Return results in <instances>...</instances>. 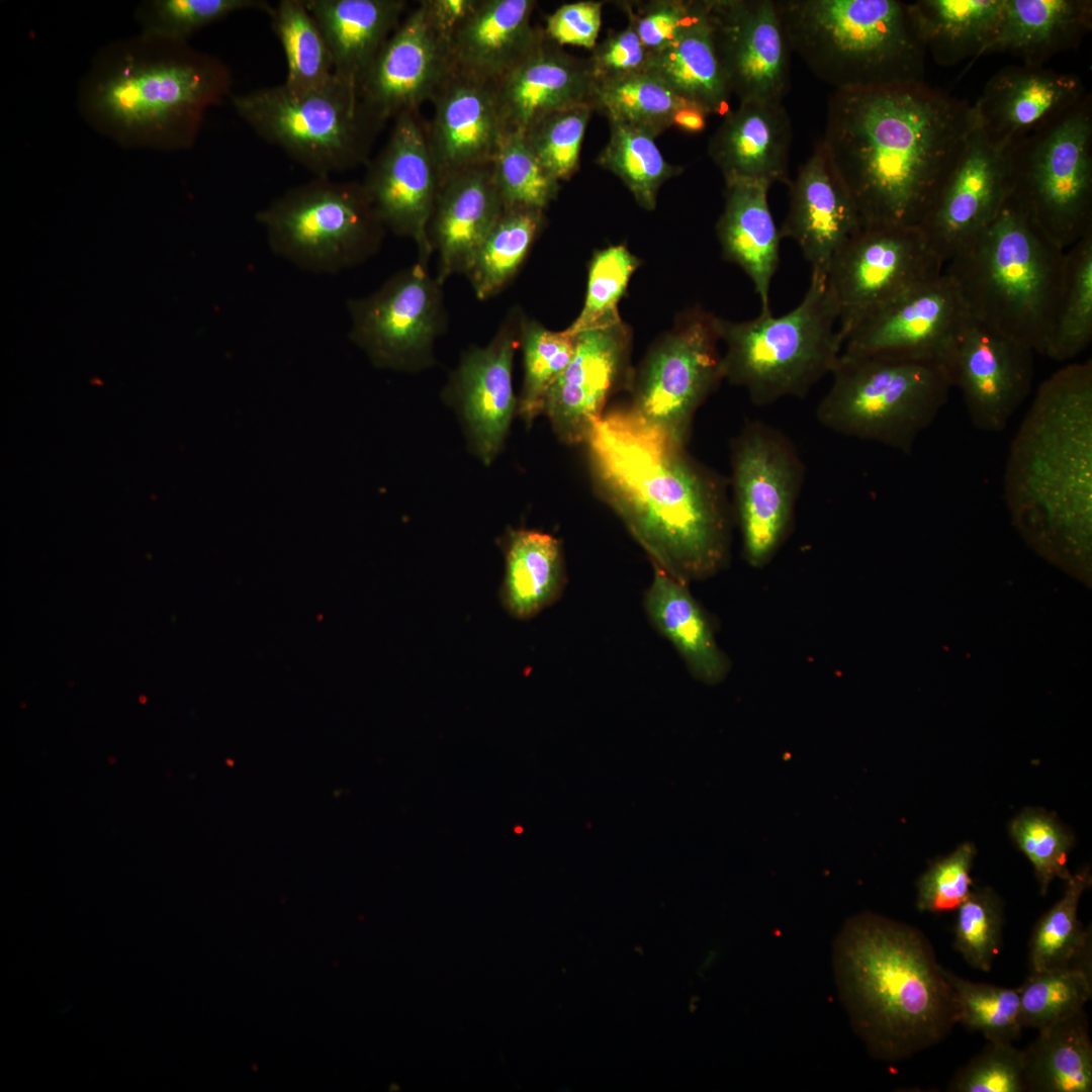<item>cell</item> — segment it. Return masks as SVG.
Here are the masks:
<instances>
[{"label":"cell","instance_id":"cell-1","mask_svg":"<svg viewBox=\"0 0 1092 1092\" xmlns=\"http://www.w3.org/2000/svg\"><path fill=\"white\" fill-rule=\"evenodd\" d=\"M975 126L973 105L916 82L834 91L821 141L862 229L914 226Z\"/></svg>","mask_w":1092,"mask_h":1092},{"label":"cell","instance_id":"cell-2","mask_svg":"<svg viewBox=\"0 0 1092 1092\" xmlns=\"http://www.w3.org/2000/svg\"><path fill=\"white\" fill-rule=\"evenodd\" d=\"M585 444L601 496L654 566L688 584L726 564L731 515L725 483L685 444L630 407L605 413Z\"/></svg>","mask_w":1092,"mask_h":1092},{"label":"cell","instance_id":"cell-3","mask_svg":"<svg viewBox=\"0 0 1092 1092\" xmlns=\"http://www.w3.org/2000/svg\"><path fill=\"white\" fill-rule=\"evenodd\" d=\"M1004 497L1023 537L1045 557L1085 571L1092 527V362L1037 388L1008 453Z\"/></svg>","mask_w":1092,"mask_h":1092},{"label":"cell","instance_id":"cell-4","mask_svg":"<svg viewBox=\"0 0 1092 1092\" xmlns=\"http://www.w3.org/2000/svg\"><path fill=\"white\" fill-rule=\"evenodd\" d=\"M832 964L851 1027L878 1060L910 1058L959 1023L953 989L916 927L873 912L854 915L833 942Z\"/></svg>","mask_w":1092,"mask_h":1092},{"label":"cell","instance_id":"cell-5","mask_svg":"<svg viewBox=\"0 0 1092 1092\" xmlns=\"http://www.w3.org/2000/svg\"><path fill=\"white\" fill-rule=\"evenodd\" d=\"M232 74L218 58L178 41L140 32L96 53L81 78V116L123 148L163 152L192 148L206 111L231 92Z\"/></svg>","mask_w":1092,"mask_h":1092},{"label":"cell","instance_id":"cell-6","mask_svg":"<svg viewBox=\"0 0 1092 1092\" xmlns=\"http://www.w3.org/2000/svg\"><path fill=\"white\" fill-rule=\"evenodd\" d=\"M1065 255L1007 198L943 272L971 317L1045 355L1062 295Z\"/></svg>","mask_w":1092,"mask_h":1092},{"label":"cell","instance_id":"cell-7","mask_svg":"<svg viewBox=\"0 0 1092 1092\" xmlns=\"http://www.w3.org/2000/svg\"><path fill=\"white\" fill-rule=\"evenodd\" d=\"M776 3L792 52L835 91L924 82L927 53L907 2Z\"/></svg>","mask_w":1092,"mask_h":1092},{"label":"cell","instance_id":"cell-8","mask_svg":"<svg viewBox=\"0 0 1092 1092\" xmlns=\"http://www.w3.org/2000/svg\"><path fill=\"white\" fill-rule=\"evenodd\" d=\"M838 307L827 276L811 275L801 302L787 313L720 318L724 379L743 387L752 403L805 397L831 375L842 352Z\"/></svg>","mask_w":1092,"mask_h":1092},{"label":"cell","instance_id":"cell-9","mask_svg":"<svg viewBox=\"0 0 1092 1092\" xmlns=\"http://www.w3.org/2000/svg\"><path fill=\"white\" fill-rule=\"evenodd\" d=\"M816 407L825 429L910 454L936 419L952 387L936 361L840 356Z\"/></svg>","mask_w":1092,"mask_h":1092},{"label":"cell","instance_id":"cell-10","mask_svg":"<svg viewBox=\"0 0 1092 1092\" xmlns=\"http://www.w3.org/2000/svg\"><path fill=\"white\" fill-rule=\"evenodd\" d=\"M232 104L258 136L314 177L368 163L382 129L365 110L358 90L335 75L321 89L295 93L281 83L233 95Z\"/></svg>","mask_w":1092,"mask_h":1092},{"label":"cell","instance_id":"cell-11","mask_svg":"<svg viewBox=\"0 0 1092 1092\" xmlns=\"http://www.w3.org/2000/svg\"><path fill=\"white\" fill-rule=\"evenodd\" d=\"M1009 196L1055 245L1092 232V98L1008 148Z\"/></svg>","mask_w":1092,"mask_h":1092},{"label":"cell","instance_id":"cell-12","mask_svg":"<svg viewBox=\"0 0 1092 1092\" xmlns=\"http://www.w3.org/2000/svg\"><path fill=\"white\" fill-rule=\"evenodd\" d=\"M256 218L275 254L313 273L364 262L378 251L386 231L361 183L330 177L290 188Z\"/></svg>","mask_w":1092,"mask_h":1092},{"label":"cell","instance_id":"cell-13","mask_svg":"<svg viewBox=\"0 0 1092 1092\" xmlns=\"http://www.w3.org/2000/svg\"><path fill=\"white\" fill-rule=\"evenodd\" d=\"M734 511L743 553L763 567L787 538L805 479L794 442L763 421L748 423L732 445Z\"/></svg>","mask_w":1092,"mask_h":1092},{"label":"cell","instance_id":"cell-14","mask_svg":"<svg viewBox=\"0 0 1092 1092\" xmlns=\"http://www.w3.org/2000/svg\"><path fill=\"white\" fill-rule=\"evenodd\" d=\"M720 318L701 307L685 312L647 354L630 408L686 444L694 416L724 379Z\"/></svg>","mask_w":1092,"mask_h":1092},{"label":"cell","instance_id":"cell-15","mask_svg":"<svg viewBox=\"0 0 1092 1092\" xmlns=\"http://www.w3.org/2000/svg\"><path fill=\"white\" fill-rule=\"evenodd\" d=\"M943 268L918 225L861 229L837 252L827 272L842 342L866 315Z\"/></svg>","mask_w":1092,"mask_h":1092},{"label":"cell","instance_id":"cell-16","mask_svg":"<svg viewBox=\"0 0 1092 1092\" xmlns=\"http://www.w3.org/2000/svg\"><path fill=\"white\" fill-rule=\"evenodd\" d=\"M443 284L419 262L349 300L350 338L380 367L428 364L447 326Z\"/></svg>","mask_w":1092,"mask_h":1092},{"label":"cell","instance_id":"cell-17","mask_svg":"<svg viewBox=\"0 0 1092 1092\" xmlns=\"http://www.w3.org/2000/svg\"><path fill=\"white\" fill-rule=\"evenodd\" d=\"M1034 352L970 315L956 334L942 365L964 398L973 425L1002 432L1031 390Z\"/></svg>","mask_w":1092,"mask_h":1092},{"label":"cell","instance_id":"cell-18","mask_svg":"<svg viewBox=\"0 0 1092 1092\" xmlns=\"http://www.w3.org/2000/svg\"><path fill=\"white\" fill-rule=\"evenodd\" d=\"M968 315L956 285L942 272L861 318L844 338L841 355L896 357L942 364Z\"/></svg>","mask_w":1092,"mask_h":1092},{"label":"cell","instance_id":"cell-19","mask_svg":"<svg viewBox=\"0 0 1092 1092\" xmlns=\"http://www.w3.org/2000/svg\"><path fill=\"white\" fill-rule=\"evenodd\" d=\"M361 184L385 229L412 239L419 263L427 267L433 254L428 225L439 179L419 110L393 120L385 145L368 161Z\"/></svg>","mask_w":1092,"mask_h":1092},{"label":"cell","instance_id":"cell-20","mask_svg":"<svg viewBox=\"0 0 1092 1092\" xmlns=\"http://www.w3.org/2000/svg\"><path fill=\"white\" fill-rule=\"evenodd\" d=\"M717 54L739 102H782L791 53L775 0H706Z\"/></svg>","mask_w":1092,"mask_h":1092},{"label":"cell","instance_id":"cell-21","mask_svg":"<svg viewBox=\"0 0 1092 1092\" xmlns=\"http://www.w3.org/2000/svg\"><path fill=\"white\" fill-rule=\"evenodd\" d=\"M1008 149L973 129L954 167L918 225L945 264L997 216L1009 196Z\"/></svg>","mask_w":1092,"mask_h":1092},{"label":"cell","instance_id":"cell-22","mask_svg":"<svg viewBox=\"0 0 1092 1092\" xmlns=\"http://www.w3.org/2000/svg\"><path fill=\"white\" fill-rule=\"evenodd\" d=\"M452 68L449 43L431 24L422 2L401 19L368 69L358 93L381 127L418 111Z\"/></svg>","mask_w":1092,"mask_h":1092},{"label":"cell","instance_id":"cell-23","mask_svg":"<svg viewBox=\"0 0 1092 1092\" xmlns=\"http://www.w3.org/2000/svg\"><path fill=\"white\" fill-rule=\"evenodd\" d=\"M575 336L573 356L550 389L544 413L566 444L585 443L626 368L630 329L619 321Z\"/></svg>","mask_w":1092,"mask_h":1092},{"label":"cell","instance_id":"cell-24","mask_svg":"<svg viewBox=\"0 0 1092 1092\" xmlns=\"http://www.w3.org/2000/svg\"><path fill=\"white\" fill-rule=\"evenodd\" d=\"M1086 94L1075 74L1011 65L987 81L973 109L987 139L1008 149L1060 118Z\"/></svg>","mask_w":1092,"mask_h":1092},{"label":"cell","instance_id":"cell-25","mask_svg":"<svg viewBox=\"0 0 1092 1092\" xmlns=\"http://www.w3.org/2000/svg\"><path fill=\"white\" fill-rule=\"evenodd\" d=\"M431 102L426 135L439 184L492 162L504 133L493 82L452 66Z\"/></svg>","mask_w":1092,"mask_h":1092},{"label":"cell","instance_id":"cell-26","mask_svg":"<svg viewBox=\"0 0 1092 1092\" xmlns=\"http://www.w3.org/2000/svg\"><path fill=\"white\" fill-rule=\"evenodd\" d=\"M789 187L790 203L780 229L793 240L811 266L827 276L837 252L862 226L854 202L820 140Z\"/></svg>","mask_w":1092,"mask_h":1092},{"label":"cell","instance_id":"cell-27","mask_svg":"<svg viewBox=\"0 0 1092 1092\" xmlns=\"http://www.w3.org/2000/svg\"><path fill=\"white\" fill-rule=\"evenodd\" d=\"M523 316L510 311L485 347L466 352L451 389L467 423L477 454L489 464L507 435L518 401L512 383L513 360L521 345Z\"/></svg>","mask_w":1092,"mask_h":1092},{"label":"cell","instance_id":"cell-28","mask_svg":"<svg viewBox=\"0 0 1092 1092\" xmlns=\"http://www.w3.org/2000/svg\"><path fill=\"white\" fill-rule=\"evenodd\" d=\"M594 85L587 59L566 53L545 33L524 60L493 82L503 131L524 134L553 112L595 106Z\"/></svg>","mask_w":1092,"mask_h":1092},{"label":"cell","instance_id":"cell-29","mask_svg":"<svg viewBox=\"0 0 1092 1092\" xmlns=\"http://www.w3.org/2000/svg\"><path fill=\"white\" fill-rule=\"evenodd\" d=\"M504 208L492 163L440 182L428 236L438 254L437 279L442 284L451 275L468 272Z\"/></svg>","mask_w":1092,"mask_h":1092},{"label":"cell","instance_id":"cell-30","mask_svg":"<svg viewBox=\"0 0 1092 1092\" xmlns=\"http://www.w3.org/2000/svg\"><path fill=\"white\" fill-rule=\"evenodd\" d=\"M792 139V122L782 102L743 101L724 115L708 153L725 183L789 185Z\"/></svg>","mask_w":1092,"mask_h":1092},{"label":"cell","instance_id":"cell-31","mask_svg":"<svg viewBox=\"0 0 1092 1092\" xmlns=\"http://www.w3.org/2000/svg\"><path fill=\"white\" fill-rule=\"evenodd\" d=\"M533 0H479L449 40L452 66L495 82L541 41L545 31L531 24Z\"/></svg>","mask_w":1092,"mask_h":1092},{"label":"cell","instance_id":"cell-32","mask_svg":"<svg viewBox=\"0 0 1092 1092\" xmlns=\"http://www.w3.org/2000/svg\"><path fill=\"white\" fill-rule=\"evenodd\" d=\"M770 186L751 181L725 183L724 209L716 233L724 258L750 279L760 300V312H771L770 286L780 264V229L767 194Z\"/></svg>","mask_w":1092,"mask_h":1092},{"label":"cell","instance_id":"cell-33","mask_svg":"<svg viewBox=\"0 0 1092 1092\" xmlns=\"http://www.w3.org/2000/svg\"><path fill=\"white\" fill-rule=\"evenodd\" d=\"M1092 28L1090 0H1004L999 22L983 51L1008 54L1024 65L1043 66L1076 49Z\"/></svg>","mask_w":1092,"mask_h":1092},{"label":"cell","instance_id":"cell-34","mask_svg":"<svg viewBox=\"0 0 1092 1092\" xmlns=\"http://www.w3.org/2000/svg\"><path fill=\"white\" fill-rule=\"evenodd\" d=\"M330 51L334 75L359 89L377 54L398 26L403 0H304Z\"/></svg>","mask_w":1092,"mask_h":1092},{"label":"cell","instance_id":"cell-35","mask_svg":"<svg viewBox=\"0 0 1092 1092\" xmlns=\"http://www.w3.org/2000/svg\"><path fill=\"white\" fill-rule=\"evenodd\" d=\"M644 608L651 623L673 645L697 679L714 685L725 677L727 658L687 583L654 566Z\"/></svg>","mask_w":1092,"mask_h":1092},{"label":"cell","instance_id":"cell-36","mask_svg":"<svg viewBox=\"0 0 1092 1092\" xmlns=\"http://www.w3.org/2000/svg\"><path fill=\"white\" fill-rule=\"evenodd\" d=\"M680 98L696 103L708 114L729 112L731 91L721 66L706 0L676 41L650 55L647 71Z\"/></svg>","mask_w":1092,"mask_h":1092},{"label":"cell","instance_id":"cell-37","mask_svg":"<svg viewBox=\"0 0 1092 1092\" xmlns=\"http://www.w3.org/2000/svg\"><path fill=\"white\" fill-rule=\"evenodd\" d=\"M504 551L500 601L510 615L530 619L559 599L565 573L557 539L535 530H511Z\"/></svg>","mask_w":1092,"mask_h":1092},{"label":"cell","instance_id":"cell-38","mask_svg":"<svg viewBox=\"0 0 1092 1092\" xmlns=\"http://www.w3.org/2000/svg\"><path fill=\"white\" fill-rule=\"evenodd\" d=\"M1003 2L917 0L908 4L926 53L940 66H953L982 57L999 22Z\"/></svg>","mask_w":1092,"mask_h":1092},{"label":"cell","instance_id":"cell-39","mask_svg":"<svg viewBox=\"0 0 1092 1092\" xmlns=\"http://www.w3.org/2000/svg\"><path fill=\"white\" fill-rule=\"evenodd\" d=\"M1023 1054L1027 1091L1092 1090V1041L1084 1010L1038 1030Z\"/></svg>","mask_w":1092,"mask_h":1092},{"label":"cell","instance_id":"cell-40","mask_svg":"<svg viewBox=\"0 0 1092 1092\" xmlns=\"http://www.w3.org/2000/svg\"><path fill=\"white\" fill-rule=\"evenodd\" d=\"M1089 868L1066 881L1063 897L1036 922L1029 940L1030 972L1080 968L1091 972V931L1078 918L1083 893L1091 886Z\"/></svg>","mask_w":1092,"mask_h":1092},{"label":"cell","instance_id":"cell-41","mask_svg":"<svg viewBox=\"0 0 1092 1092\" xmlns=\"http://www.w3.org/2000/svg\"><path fill=\"white\" fill-rule=\"evenodd\" d=\"M544 222V210L504 208L466 273L478 299L496 295L515 277Z\"/></svg>","mask_w":1092,"mask_h":1092},{"label":"cell","instance_id":"cell-42","mask_svg":"<svg viewBox=\"0 0 1092 1092\" xmlns=\"http://www.w3.org/2000/svg\"><path fill=\"white\" fill-rule=\"evenodd\" d=\"M268 15L285 56L283 85L295 93L327 86L334 78L332 57L304 0H280Z\"/></svg>","mask_w":1092,"mask_h":1092},{"label":"cell","instance_id":"cell-43","mask_svg":"<svg viewBox=\"0 0 1092 1092\" xmlns=\"http://www.w3.org/2000/svg\"><path fill=\"white\" fill-rule=\"evenodd\" d=\"M610 136L598 157L601 167L620 178L646 210H653L661 185L681 171L666 162L655 135L643 128L609 122Z\"/></svg>","mask_w":1092,"mask_h":1092},{"label":"cell","instance_id":"cell-44","mask_svg":"<svg viewBox=\"0 0 1092 1092\" xmlns=\"http://www.w3.org/2000/svg\"><path fill=\"white\" fill-rule=\"evenodd\" d=\"M1092 340V232L1066 250L1062 295L1045 352L1056 361L1081 354Z\"/></svg>","mask_w":1092,"mask_h":1092},{"label":"cell","instance_id":"cell-45","mask_svg":"<svg viewBox=\"0 0 1092 1092\" xmlns=\"http://www.w3.org/2000/svg\"><path fill=\"white\" fill-rule=\"evenodd\" d=\"M594 84L595 108L609 122L640 127L655 136L671 126L673 112L685 100L648 72Z\"/></svg>","mask_w":1092,"mask_h":1092},{"label":"cell","instance_id":"cell-46","mask_svg":"<svg viewBox=\"0 0 1092 1092\" xmlns=\"http://www.w3.org/2000/svg\"><path fill=\"white\" fill-rule=\"evenodd\" d=\"M521 345L524 382L518 412L530 425L544 413L550 389L568 366L575 349V336L565 330L550 331L536 321L523 318Z\"/></svg>","mask_w":1092,"mask_h":1092},{"label":"cell","instance_id":"cell-47","mask_svg":"<svg viewBox=\"0 0 1092 1092\" xmlns=\"http://www.w3.org/2000/svg\"><path fill=\"white\" fill-rule=\"evenodd\" d=\"M1092 973L1080 968L1030 972L1018 988L1020 1024L1038 1030L1083 1010L1092 996Z\"/></svg>","mask_w":1092,"mask_h":1092},{"label":"cell","instance_id":"cell-48","mask_svg":"<svg viewBox=\"0 0 1092 1092\" xmlns=\"http://www.w3.org/2000/svg\"><path fill=\"white\" fill-rule=\"evenodd\" d=\"M491 163L505 208L544 210L556 199L560 182L542 166L523 134L504 132Z\"/></svg>","mask_w":1092,"mask_h":1092},{"label":"cell","instance_id":"cell-49","mask_svg":"<svg viewBox=\"0 0 1092 1092\" xmlns=\"http://www.w3.org/2000/svg\"><path fill=\"white\" fill-rule=\"evenodd\" d=\"M958 1007V1021L988 1041L1013 1042L1021 1033L1017 989L976 983L943 968Z\"/></svg>","mask_w":1092,"mask_h":1092},{"label":"cell","instance_id":"cell-50","mask_svg":"<svg viewBox=\"0 0 1092 1092\" xmlns=\"http://www.w3.org/2000/svg\"><path fill=\"white\" fill-rule=\"evenodd\" d=\"M265 0H145L134 12L141 32L178 41H188L195 32L235 13L264 11Z\"/></svg>","mask_w":1092,"mask_h":1092},{"label":"cell","instance_id":"cell-51","mask_svg":"<svg viewBox=\"0 0 1092 1092\" xmlns=\"http://www.w3.org/2000/svg\"><path fill=\"white\" fill-rule=\"evenodd\" d=\"M639 263L623 245L598 251L588 266L583 306L565 331L576 335L621 321L618 304Z\"/></svg>","mask_w":1092,"mask_h":1092},{"label":"cell","instance_id":"cell-52","mask_svg":"<svg viewBox=\"0 0 1092 1092\" xmlns=\"http://www.w3.org/2000/svg\"><path fill=\"white\" fill-rule=\"evenodd\" d=\"M1009 832L1033 867L1039 890L1044 895L1055 879L1067 881V867L1074 836L1054 814L1039 808L1022 810L1010 823Z\"/></svg>","mask_w":1092,"mask_h":1092},{"label":"cell","instance_id":"cell-53","mask_svg":"<svg viewBox=\"0 0 1092 1092\" xmlns=\"http://www.w3.org/2000/svg\"><path fill=\"white\" fill-rule=\"evenodd\" d=\"M593 104H579L553 112L523 135L542 166L556 180L570 179L579 167V156Z\"/></svg>","mask_w":1092,"mask_h":1092},{"label":"cell","instance_id":"cell-54","mask_svg":"<svg viewBox=\"0 0 1092 1092\" xmlns=\"http://www.w3.org/2000/svg\"><path fill=\"white\" fill-rule=\"evenodd\" d=\"M1004 906L990 887L973 888L958 909L954 948L974 969L988 972L1002 945Z\"/></svg>","mask_w":1092,"mask_h":1092},{"label":"cell","instance_id":"cell-55","mask_svg":"<svg viewBox=\"0 0 1092 1092\" xmlns=\"http://www.w3.org/2000/svg\"><path fill=\"white\" fill-rule=\"evenodd\" d=\"M952 1092L1027 1091L1023 1050L1011 1042L988 1041L985 1048L953 1075Z\"/></svg>","mask_w":1092,"mask_h":1092},{"label":"cell","instance_id":"cell-56","mask_svg":"<svg viewBox=\"0 0 1092 1092\" xmlns=\"http://www.w3.org/2000/svg\"><path fill=\"white\" fill-rule=\"evenodd\" d=\"M976 847L960 844L951 853L933 861L917 881L919 911L943 913L958 910L973 889L971 870Z\"/></svg>","mask_w":1092,"mask_h":1092},{"label":"cell","instance_id":"cell-57","mask_svg":"<svg viewBox=\"0 0 1092 1092\" xmlns=\"http://www.w3.org/2000/svg\"><path fill=\"white\" fill-rule=\"evenodd\" d=\"M699 1L656 0L624 3L629 24L637 32L642 44L655 54L677 40L693 19Z\"/></svg>","mask_w":1092,"mask_h":1092},{"label":"cell","instance_id":"cell-58","mask_svg":"<svg viewBox=\"0 0 1092 1092\" xmlns=\"http://www.w3.org/2000/svg\"><path fill=\"white\" fill-rule=\"evenodd\" d=\"M587 61L594 83L646 72L650 58L630 24L597 43Z\"/></svg>","mask_w":1092,"mask_h":1092},{"label":"cell","instance_id":"cell-59","mask_svg":"<svg viewBox=\"0 0 1092 1092\" xmlns=\"http://www.w3.org/2000/svg\"><path fill=\"white\" fill-rule=\"evenodd\" d=\"M603 3L578 1L563 4L547 17L544 31L559 46L569 44L593 50L602 24Z\"/></svg>","mask_w":1092,"mask_h":1092},{"label":"cell","instance_id":"cell-60","mask_svg":"<svg viewBox=\"0 0 1092 1092\" xmlns=\"http://www.w3.org/2000/svg\"><path fill=\"white\" fill-rule=\"evenodd\" d=\"M421 2L433 27L449 43L455 31L474 11L479 0H424Z\"/></svg>","mask_w":1092,"mask_h":1092},{"label":"cell","instance_id":"cell-61","mask_svg":"<svg viewBox=\"0 0 1092 1092\" xmlns=\"http://www.w3.org/2000/svg\"><path fill=\"white\" fill-rule=\"evenodd\" d=\"M708 115L698 104L684 100L673 112L671 126L688 133H700L707 127Z\"/></svg>","mask_w":1092,"mask_h":1092}]
</instances>
